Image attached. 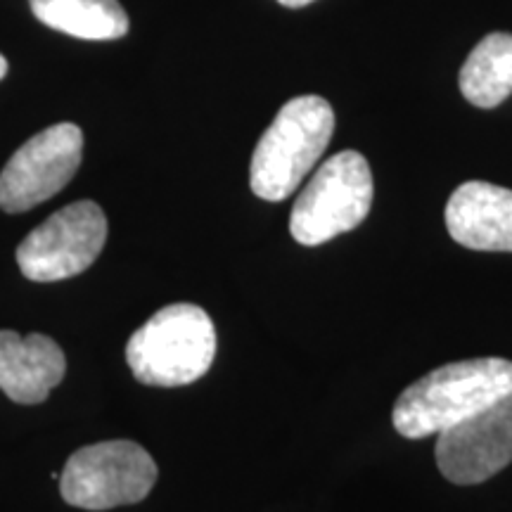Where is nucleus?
Returning a JSON list of instances; mask_svg holds the SVG:
<instances>
[{
  "mask_svg": "<svg viewBox=\"0 0 512 512\" xmlns=\"http://www.w3.org/2000/svg\"><path fill=\"white\" fill-rule=\"evenodd\" d=\"M512 392V361L470 358L446 363L411 387L394 403V430L406 439H425L458 425Z\"/></svg>",
  "mask_w": 512,
  "mask_h": 512,
  "instance_id": "f257e3e1",
  "label": "nucleus"
},
{
  "mask_svg": "<svg viewBox=\"0 0 512 512\" xmlns=\"http://www.w3.org/2000/svg\"><path fill=\"white\" fill-rule=\"evenodd\" d=\"M335 112L320 95H299L280 107L252 155L249 185L266 202H283L328 150Z\"/></svg>",
  "mask_w": 512,
  "mask_h": 512,
  "instance_id": "f03ea898",
  "label": "nucleus"
},
{
  "mask_svg": "<svg viewBox=\"0 0 512 512\" xmlns=\"http://www.w3.org/2000/svg\"><path fill=\"white\" fill-rule=\"evenodd\" d=\"M214 356V323L195 304L164 306L126 344L131 373L150 387H183L200 380Z\"/></svg>",
  "mask_w": 512,
  "mask_h": 512,
  "instance_id": "7ed1b4c3",
  "label": "nucleus"
},
{
  "mask_svg": "<svg viewBox=\"0 0 512 512\" xmlns=\"http://www.w3.org/2000/svg\"><path fill=\"white\" fill-rule=\"evenodd\" d=\"M373 174L368 159L344 150L325 159L306 183L290 216L292 238L304 247L330 242L366 221L373 207Z\"/></svg>",
  "mask_w": 512,
  "mask_h": 512,
  "instance_id": "20e7f679",
  "label": "nucleus"
},
{
  "mask_svg": "<svg viewBox=\"0 0 512 512\" xmlns=\"http://www.w3.org/2000/svg\"><path fill=\"white\" fill-rule=\"evenodd\" d=\"M157 482V465L136 441L83 446L64 465L60 494L74 508L110 510L140 503Z\"/></svg>",
  "mask_w": 512,
  "mask_h": 512,
  "instance_id": "39448f33",
  "label": "nucleus"
},
{
  "mask_svg": "<svg viewBox=\"0 0 512 512\" xmlns=\"http://www.w3.org/2000/svg\"><path fill=\"white\" fill-rule=\"evenodd\" d=\"M107 242V216L95 202H74L31 230L17 266L34 283H57L91 268Z\"/></svg>",
  "mask_w": 512,
  "mask_h": 512,
  "instance_id": "423d86ee",
  "label": "nucleus"
},
{
  "mask_svg": "<svg viewBox=\"0 0 512 512\" xmlns=\"http://www.w3.org/2000/svg\"><path fill=\"white\" fill-rule=\"evenodd\" d=\"M83 133L76 124H55L29 138L0 174V209L24 214L50 200L76 176Z\"/></svg>",
  "mask_w": 512,
  "mask_h": 512,
  "instance_id": "0eeeda50",
  "label": "nucleus"
},
{
  "mask_svg": "<svg viewBox=\"0 0 512 512\" xmlns=\"http://www.w3.org/2000/svg\"><path fill=\"white\" fill-rule=\"evenodd\" d=\"M437 465L448 482L482 484L512 463V392L437 434Z\"/></svg>",
  "mask_w": 512,
  "mask_h": 512,
  "instance_id": "6e6552de",
  "label": "nucleus"
},
{
  "mask_svg": "<svg viewBox=\"0 0 512 512\" xmlns=\"http://www.w3.org/2000/svg\"><path fill=\"white\" fill-rule=\"evenodd\" d=\"M448 235L477 252H512V190L467 181L446 204Z\"/></svg>",
  "mask_w": 512,
  "mask_h": 512,
  "instance_id": "1a4fd4ad",
  "label": "nucleus"
},
{
  "mask_svg": "<svg viewBox=\"0 0 512 512\" xmlns=\"http://www.w3.org/2000/svg\"><path fill=\"white\" fill-rule=\"evenodd\" d=\"M67 373V358L55 339L0 330V389L15 403H43Z\"/></svg>",
  "mask_w": 512,
  "mask_h": 512,
  "instance_id": "9d476101",
  "label": "nucleus"
},
{
  "mask_svg": "<svg viewBox=\"0 0 512 512\" xmlns=\"http://www.w3.org/2000/svg\"><path fill=\"white\" fill-rule=\"evenodd\" d=\"M29 8L41 24L81 41H114L128 31L117 0H29Z\"/></svg>",
  "mask_w": 512,
  "mask_h": 512,
  "instance_id": "9b49d317",
  "label": "nucleus"
},
{
  "mask_svg": "<svg viewBox=\"0 0 512 512\" xmlns=\"http://www.w3.org/2000/svg\"><path fill=\"white\" fill-rule=\"evenodd\" d=\"M460 93L470 105L491 110L512 95V34H489L460 69Z\"/></svg>",
  "mask_w": 512,
  "mask_h": 512,
  "instance_id": "f8f14e48",
  "label": "nucleus"
},
{
  "mask_svg": "<svg viewBox=\"0 0 512 512\" xmlns=\"http://www.w3.org/2000/svg\"><path fill=\"white\" fill-rule=\"evenodd\" d=\"M280 5H285V8H304V5H311L313 0H278Z\"/></svg>",
  "mask_w": 512,
  "mask_h": 512,
  "instance_id": "ddd939ff",
  "label": "nucleus"
},
{
  "mask_svg": "<svg viewBox=\"0 0 512 512\" xmlns=\"http://www.w3.org/2000/svg\"><path fill=\"white\" fill-rule=\"evenodd\" d=\"M5 74H8V60L0 55V79H5Z\"/></svg>",
  "mask_w": 512,
  "mask_h": 512,
  "instance_id": "4468645a",
  "label": "nucleus"
}]
</instances>
